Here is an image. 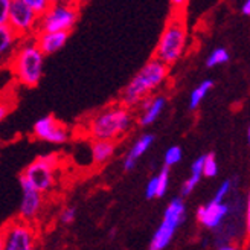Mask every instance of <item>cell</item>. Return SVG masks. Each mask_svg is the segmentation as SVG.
<instances>
[{"label": "cell", "mask_w": 250, "mask_h": 250, "mask_svg": "<svg viewBox=\"0 0 250 250\" xmlns=\"http://www.w3.org/2000/svg\"><path fill=\"white\" fill-rule=\"evenodd\" d=\"M218 174V164L214 153H208L205 154V165H203V176L205 177H215Z\"/></svg>", "instance_id": "cell-22"}, {"label": "cell", "mask_w": 250, "mask_h": 250, "mask_svg": "<svg viewBox=\"0 0 250 250\" xmlns=\"http://www.w3.org/2000/svg\"><path fill=\"white\" fill-rule=\"evenodd\" d=\"M40 16L28 5H24L21 0H12L8 12L6 24L16 31L20 39H29L39 32Z\"/></svg>", "instance_id": "cell-9"}, {"label": "cell", "mask_w": 250, "mask_h": 250, "mask_svg": "<svg viewBox=\"0 0 250 250\" xmlns=\"http://www.w3.org/2000/svg\"><path fill=\"white\" fill-rule=\"evenodd\" d=\"M32 134L35 139L47 142V144H54V145L66 144L70 137V131L67 128V125L58 121L52 115L37 119L32 127Z\"/></svg>", "instance_id": "cell-10"}, {"label": "cell", "mask_w": 250, "mask_h": 250, "mask_svg": "<svg viewBox=\"0 0 250 250\" xmlns=\"http://www.w3.org/2000/svg\"><path fill=\"white\" fill-rule=\"evenodd\" d=\"M188 2H189V0H169L172 11H176V12H185Z\"/></svg>", "instance_id": "cell-28"}, {"label": "cell", "mask_w": 250, "mask_h": 250, "mask_svg": "<svg viewBox=\"0 0 250 250\" xmlns=\"http://www.w3.org/2000/svg\"><path fill=\"white\" fill-rule=\"evenodd\" d=\"M168 73L169 66H167L164 61L157 60L156 57L148 60L122 90L121 104L130 108L139 107L144 99L156 95V92L165 84Z\"/></svg>", "instance_id": "cell-1"}, {"label": "cell", "mask_w": 250, "mask_h": 250, "mask_svg": "<svg viewBox=\"0 0 250 250\" xmlns=\"http://www.w3.org/2000/svg\"><path fill=\"white\" fill-rule=\"evenodd\" d=\"M116 149V144L113 141H92L90 144V153L92 160L96 165H104L113 157Z\"/></svg>", "instance_id": "cell-18"}, {"label": "cell", "mask_w": 250, "mask_h": 250, "mask_svg": "<svg viewBox=\"0 0 250 250\" xmlns=\"http://www.w3.org/2000/svg\"><path fill=\"white\" fill-rule=\"evenodd\" d=\"M229 58H230V55L226 47H215L206 58V67L223 66L229 61Z\"/></svg>", "instance_id": "cell-20"}, {"label": "cell", "mask_w": 250, "mask_h": 250, "mask_svg": "<svg viewBox=\"0 0 250 250\" xmlns=\"http://www.w3.org/2000/svg\"><path fill=\"white\" fill-rule=\"evenodd\" d=\"M183 157V153H182V148L177 146V145H172L169 146L167 151H165V157H164V164L167 168H171L174 165H177L179 162L182 160Z\"/></svg>", "instance_id": "cell-21"}, {"label": "cell", "mask_w": 250, "mask_h": 250, "mask_svg": "<svg viewBox=\"0 0 250 250\" xmlns=\"http://www.w3.org/2000/svg\"><path fill=\"white\" fill-rule=\"evenodd\" d=\"M241 12L244 16L250 17V0H244V3L241 6Z\"/></svg>", "instance_id": "cell-30"}, {"label": "cell", "mask_w": 250, "mask_h": 250, "mask_svg": "<svg viewBox=\"0 0 250 250\" xmlns=\"http://www.w3.org/2000/svg\"><path fill=\"white\" fill-rule=\"evenodd\" d=\"M167 107V96L165 95H153L141 103L139 108L141 113L137 116V122L141 127H148L157 121V118L162 115V111Z\"/></svg>", "instance_id": "cell-13"}, {"label": "cell", "mask_w": 250, "mask_h": 250, "mask_svg": "<svg viewBox=\"0 0 250 250\" xmlns=\"http://www.w3.org/2000/svg\"><path fill=\"white\" fill-rule=\"evenodd\" d=\"M202 177H203V176H200V174H192V172H191V176L188 177V179L183 182V185H182V189H180L182 197L189 195V194L195 189V188H197V185L200 183Z\"/></svg>", "instance_id": "cell-24"}, {"label": "cell", "mask_w": 250, "mask_h": 250, "mask_svg": "<svg viewBox=\"0 0 250 250\" xmlns=\"http://www.w3.org/2000/svg\"><path fill=\"white\" fill-rule=\"evenodd\" d=\"M246 232H247V236L250 238V189H249L247 202H246Z\"/></svg>", "instance_id": "cell-29"}, {"label": "cell", "mask_w": 250, "mask_h": 250, "mask_svg": "<svg viewBox=\"0 0 250 250\" xmlns=\"http://www.w3.org/2000/svg\"><path fill=\"white\" fill-rule=\"evenodd\" d=\"M188 44V26L185 12H176L168 17L164 31L157 42L154 57L164 61L167 66H172L183 57Z\"/></svg>", "instance_id": "cell-4"}, {"label": "cell", "mask_w": 250, "mask_h": 250, "mask_svg": "<svg viewBox=\"0 0 250 250\" xmlns=\"http://www.w3.org/2000/svg\"><path fill=\"white\" fill-rule=\"evenodd\" d=\"M11 3L12 0H0V24H6Z\"/></svg>", "instance_id": "cell-27"}, {"label": "cell", "mask_w": 250, "mask_h": 250, "mask_svg": "<svg viewBox=\"0 0 250 250\" xmlns=\"http://www.w3.org/2000/svg\"><path fill=\"white\" fill-rule=\"evenodd\" d=\"M75 217H77V210H75V208L67 206V208H64V209L61 210V214H60V221H61L62 224H70V223H73Z\"/></svg>", "instance_id": "cell-26"}, {"label": "cell", "mask_w": 250, "mask_h": 250, "mask_svg": "<svg viewBox=\"0 0 250 250\" xmlns=\"http://www.w3.org/2000/svg\"><path fill=\"white\" fill-rule=\"evenodd\" d=\"M134 116L130 107L111 104L89 118L85 131L92 141H119L131 128Z\"/></svg>", "instance_id": "cell-2"}, {"label": "cell", "mask_w": 250, "mask_h": 250, "mask_svg": "<svg viewBox=\"0 0 250 250\" xmlns=\"http://www.w3.org/2000/svg\"><path fill=\"white\" fill-rule=\"evenodd\" d=\"M185 215H186V208H185L183 200L180 197L172 198L164 212V218H162L159 228L156 229L153 235L148 250L167 249L174 238V233L177 232V229L185 221Z\"/></svg>", "instance_id": "cell-6"}, {"label": "cell", "mask_w": 250, "mask_h": 250, "mask_svg": "<svg viewBox=\"0 0 250 250\" xmlns=\"http://www.w3.org/2000/svg\"><path fill=\"white\" fill-rule=\"evenodd\" d=\"M80 17V0H54L40 16L39 32H70Z\"/></svg>", "instance_id": "cell-5"}, {"label": "cell", "mask_w": 250, "mask_h": 250, "mask_svg": "<svg viewBox=\"0 0 250 250\" xmlns=\"http://www.w3.org/2000/svg\"><path fill=\"white\" fill-rule=\"evenodd\" d=\"M37 235L31 221L16 218L8 221L2 229L0 250H35Z\"/></svg>", "instance_id": "cell-8"}, {"label": "cell", "mask_w": 250, "mask_h": 250, "mask_svg": "<svg viewBox=\"0 0 250 250\" xmlns=\"http://www.w3.org/2000/svg\"><path fill=\"white\" fill-rule=\"evenodd\" d=\"M24 5H28L31 9H34L39 16H43L44 12L51 8L54 0H21Z\"/></svg>", "instance_id": "cell-23"}, {"label": "cell", "mask_w": 250, "mask_h": 250, "mask_svg": "<svg viewBox=\"0 0 250 250\" xmlns=\"http://www.w3.org/2000/svg\"><path fill=\"white\" fill-rule=\"evenodd\" d=\"M217 250H240V249H238V246L230 244V243H226V244H221Z\"/></svg>", "instance_id": "cell-31"}, {"label": "cell", "mask_w": 250, "mask_h": 250, "mask_svg": "<svg viewBox=\"0 0 250 250\" xmlns=\"http://www.w3.org/2000/svg\"><path fill=\"white\" fill-rule=\"evenodd\" d=\"M21 39L8 24H0V54L8 61L11 55L16 52Z\"/></svg>", "instance_id": "cell-17"}, {"label": "cell", "mask_w": 250, "mask_h": 250, "mask_svg": "<svg viewBox=\"0 0 250 250\" xmlns=\"http://www.w3.org/2000/svg\"><path fill=\"white\" fill-rule=\"evenodd\" d=\"M232 186H233V182L232 180H224L221 182V185L217 188L215 191V195L212 200H215V202H226V198L229 197L230 191H232Z\"/></svg>", "instance_id": "cell-25"}, {"label": "cell", "mask_w": 250, "mask_h": 250, "mask_svg": "<svg viewBox=\"0 0 250 250\" xmlns=\"http://www.w3.org/2000/svg\"><path fill=\"white\" fill-rule=\"evenodd\" d=\"M212 87H214V81L212 80H205L195 87V89L191 92V96H189V110L194 111L200 107V104L203 103V99L210 92Z\"/></svg>", "instance_id": "cell-19"}, {"label": "cell", "mask_w": 250, "mask_h": 250, "mask_svg": "<svg viewBox=\"0 0 250 250\" xmlns=\"http://www.w3.org/2000/svg\"><path fill=\"white\" fill-rule=\"evenodd\" d=\"M169 186V168H162L159 171V174H156L154 177H151L148 180L146 186H145V197L148 200L151 198H162Z\"/></svg>", "instance_id": "cell-16"}, {"label": "cell", "mask_w": 250, "mask_h": 250, "mask_svg": "<svg viewBox=\"0 0 250 250\" xmlns=\"http://www.w3.org/2000/svg\"><path fill=\"white\" fill-rule=\"evenodd\" d=\"M230 210L232 208L229 203L210 200L208 205H203L197 209V221L206 229L215 230L221 226L223 221L228 218Z\"/></svg>", "instance_id": "cell-12"}, {"label": "cell", "mask_w": 250, "mask_h": 250, "mask_svg": "<svg viewBox=\"0 0 250 250\" xmlns=\"http://www.w3.org/2000/svg\"><path fill=\"white\" fill-rule=\"evenodd\" d=\"M21 188V202L19 206V218L24 221H32L39 217L42 206H43V192H40L20 176L19 179Z\"/></svg>", "instance_id": "cell-11"}, {"label": "cell", "mask_w": 250, "mask_h": 250, "mask_svg": "<svg viewBox=\"0 0 250 250\" xmlns=\"http://www.w3.org/2000/svg\"><path fill=\"white\" fill-rule=\"evenodd\" d=\"M153 142H154V136L149 134V133L137 137V139L134 141V144L131 145L130 151L124 157V169L125 171L134 169L137 160H139L148 151V148L153 145Z\"/></svg>", "instance_id": "cell-15"}, {"label": "cell", "mask_w": 250, "mask_h": 250, "mask_svg": "<svg viewBox=\"0 0 250 250\" xmlns=\"http://www.w3.org/2000/svg\"><path fill=\"white\" fill-rule=\"evenodd\" d=\"M60 167V156L57 153H47L39 156L32 164H29L21 172V176L26 179L35 189L40 192H49L55 186L57 169Z\"/></svg>", "instance_id": "cell-7"}, {"label": "cell", "mask_w": 250, "mask_h": 250, "mask_svg": "<svg viewBox=\"0 0 250 250\" xmlns=\"http://www.w3.org/2000/svg\"><path fill=\"white\" fill-rule=\"evenodd\" d=\"M44 57L34 37H29L20 42L6 64L17 83L24 87H37L43 77Z\"/></svg>", "instance_id": "cell-3"}, {"label": "cell", "mask_w": 250, "mask_h": 250, "mask_svg": "<svg viewBox=\"0 0 250 250\" xmlns=\"http://www.w3.org/2000/svg\"><path fill=\"white\" fill-rule=\"evenodd\" d=\"M34 39L44 55H52L66 44L69 32H37Z\"/></svg>", "instance_id": "cell-14"}, {"label": "cell", "mask_w": 250, "mask_h": 250, "mask_svg": "<svg viewBox=\"0 0 250 250\" xmlns=\"http://www.w3.org/2000/svg\"><path fill=\"white\" fill-rule=\"evenodd\" d=\"M247 144L250 146V124H249V127H247Z\"/></svg>", "instance_id": "cell-32"}]
</instances>
